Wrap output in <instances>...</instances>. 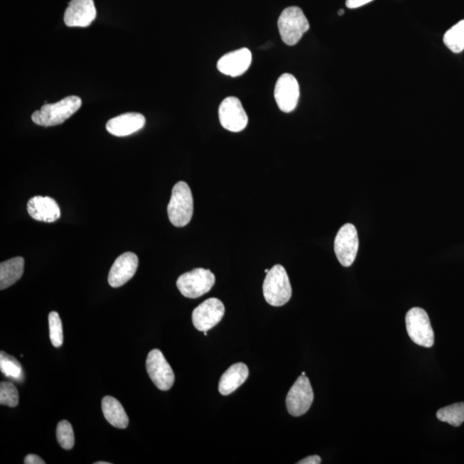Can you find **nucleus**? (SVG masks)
<instances>
[{
	"label": "nucleus",
	"mask_w": 464,
	"mask_h": 464,
	"mask_svg": "<svg viewBox=\"0 0 464 464\" xmlns=\"http://www.w3.org/2000/svg\"><path fill=\"white\" fill-rule=\"evenodd\" d=\"M139 266V258L134 253L126 252L119 257L111 266L109 284L114 288L121 287L134 276Z\"/></svg>",
	"instance_id": "14"
},
{
	"label": "nucleus",
	"mask_w": 464,
	"mask_h": 464,
	"mask_svg": "<svg viewBox=\"0 0 464 464\" xmlns=\"http://www.w3.org/2000/svg\"><path fill=\"white\" fill-rule=\"evenodd\" d=\"M24 270L23 257L11 258L0 264V289L5 290L21 279Z\"/></svg>",
	"instance_id": "20"
},
{
	"label": "nucleus",
	"mask_w": 464,
	"mask_h": 464,
	"mask_svg": "<svg viewBox=\"0 0 464 464\" xmlns=\"http://www.w3.org/2000/svg\"><path fill=\"white\" fill-rule=\"evenodd\" d=\"M19 395L16 386L11 382L0 384V404L14 408L18 405Z\"/></svg>",
	"instance_id": "26"
},
{
	"label": "nucleus",
	"mask_w": 464,
	"mask_h": 464,
	"mask_svg": "<svg viewBox=\"0 0 464 464\" xmlns=\"http://www.w3.org/2000/svg\"><path fill=\"white\" fill-rule=\"evenodd\" d=\"M248 377L249 369L247 365L243 363L232 365L221 377L219 384V391L221 395L228 396L235 392L242 384L245 383Z\"/></svg>",
	"instance_id": "18"
},
{
	"label": "nucleus",
	"mask_w": 464,
	"mask_h": 464,
	"mask_svg": "<svg viewBox=\"0 0 464 464\" xmlns=\"http://www.w3.org/2000/svg\"><path fill=\"white\" fill-rule=\"evenodd\" d=\"M95 464H109L108 462H97Z\"/></svg>",
	"instance_id": "30"
},
{
	"label": "nucleus",
	"mask_w": 464,
	"mask_h": 464,
	"mask_svg": "<svg viewBox=\"0 0 464 464\" xmlns=\"http://www.w3.org/2000/svg\"><path fill=\"white\" fill-rule=\"evenodd\" d=\"M102 410L110 425L114 428L125 429L129 426V419L121 402L112 396H105L102 401Z\"/></svg>",
	"instance_id": "19"
},
{
	"label": "nucleus",
	"mask_w": 464,
	"mask_h": 464,
	"mask_svg": "<svg viewBox=\"0 0 464 464\" xmlns=\"http://www.w3.org/2000/svg\"><path fill=\"white\" fill-rule=\"evenodd\" d=\"M194 212V199L190 186L185 182L175 184L168 205V216L176 227H184L190 223Z\"/></svg>",
	"instance_id": "2"
},
{
	"label": "nucleus",
	"mask_w": 464,
	"mask_h": 464,
	"mask_svg": "<svg viewBox=\"0 0 464 464\" xmlns=\"http://www.w3.org/2000/svg\"><path fill=\"white\" fill-rule=\"evenodd\" d=\"M406 331L410 339L419 346L432 347L434 333L428 313L421 308L409 310L406 315Z\"/></svg>",
	"instance_id": "6"
},
{
	"label": "nucleus",
	"mask_w": 464,
	"mask_h": 464,
	"mask_svg": "<svg viewBox=\"0 0 464 464\" xmlns=\"http://www.w3.org/2000/svg\"><path fill=\"white\" fill-rule=\"evenodd\" d=\"M49 333L53 347H60L63 344V328L60 315L56 311L50 312L48 315Z\"/></svg>",
	"instance_id": "24"
},
{
	"label": "nucleus",
	"mask_w": 464,
	"mask_h": 464,
	"mask_svg": "<svg viewBox=\"0 0 464 464\" xmlns=\"http://www.w3.org/2000/svg\"><path fill=\"white\" fill-rule=\"evenodd\" d=\"M146 369L151 381L161 391L166 392L173 386L175 374L169 363L158 349H153L146 359Z\"/></svg>",
	"instance_id": "8"
},
{
	"label": "nucleus",
	"mask_w": 464,
	"mask_h": 464,
	"mask_svg": "<svg viewBox=\"0 0 464 464\" xmlns=\"http://www.w3.org/2000/svg\"><path fill=\"white\" fill-rule=\"evenodd\" d=\"M0 369L8 379L18 383L23 382L24 372L21 364L14 357L8 355L3 351L0 354Z\"/></svg>",
	"instance_id": "21"
},
{
	"label": "nucleus",
	"mask_w": 464,
	"mask_h": 464,
	"mask_svg": "<svg viewBox=\"0 0 464 464\" xmlns=\"http://www.w3.org/2000/svg\"><path fill=\"white\" fill-rule=\"evenodd\" d=\"M437 418L441 421L458 428L464 422V402H458L439 409Z\"/></svg>",
	"instance_id": "23"
},
{
	"label": "nucleus",
	"mask_w": 464,
	"mask_h": 464,
	"mask_svg": "<svg viewBox=\"0 0 464 464\" xmlns=\"http://www.w3.org/2000/svg\"><path fill=\"white\" fill-rule=\"evenodd\" d=\"M215 284V276L210 270L195 269L185 273L176 281L180 293L188 298H197L208 293Z\"/></svg>",
	"instance_id": "5"
},
{
	"label": "nucleus",
	"mask_w": 464,
	"mask_h": 464,
	"mask_svg": "<svg viewBox=\"0 0 464 464\" xmlns=\"http://www.w3.org/2000/svg\"><path fill=\"white\" fill-rule=\"evenodd\" d=\"M225 313L224 303L220 299L208 298L193 311L192 321L197 330L206 332L220 323Z\"/></svg>",
	"instance_id": "11"
},
{
	"label": "nucleus",
	"mask_w": 464,
	"mask_h": 464,
	"mask_svg": "<svg viewBox=\"0 0 464 464\" xmlns=\"http://www.w3.org/2000/svg\"><path fill=\"white\" fill-rule=\"evenodd\" d=\"M322 463L321 458L318 455H310L305 459H302L301 461L298 462V464H319Z\"/></svg>",
	"instance_id": "29"
},
{
	"label": "nucleus",
	"mask_w": 464,
	"mask_h": 464,
	"mask_svg": "<svg viewBox=\"0 0 464 464\" xmlns=\"http://www.w3.org/2000/svg\"><path fill=\"white\" fill-rule=\"evenodd\" d=\"M146 124V118L139 113H126L111 119L106 129L114 136L125 137L138 132Z\"/></svg>",
	"instance_id": "17"
},
{
	"label": "nucleus",
	"mask_w": 464,
	"mask_h": 464,
	"mask_svg": "<svg viewBox=\"0 0 464 464\" xmlns=\"http://www.w3.org/2000/svg\"><path fill=\"white\" fill-rule=\"evenodd\" d=\"M291 286L284 266L275 265L266 274L264 283V295L270 306L286 305L291 297Z\"/></svg>",
	"instance_id": "3"
},
{
	"label": "nucleus",
	"mask_w": 464,
	"mask_h": 464,
	"mask_svg": "<svg viewBox=\"0 0 464 464\" xmlns=\"http://www.w3.org/2000/svg\"><path fill=\"white\" fill-rule=\"evenodd\" d=\"M28 215L37 221L53 223L60 217L58 203L51 197L35 196L27 204Z\"/></svg>",
	"instance_id": "16"
},
{
	"label": "nucleus",
	"mask_w": 464,
	"mask_h": 464,
	"mask_svg": "<svg viewBox=\"0 0 464 464\" xmlns=\"http://www.w3.org/2000/svg\"><path fill=\"white\" fill-rule=\"evenodd\" d=\"M372 1L373 0H347L346 6L349 9H356V8L367 5V4L371 3Z\"/></svg>",
	"instance_id": "27"
},
{
	"label": "nucleus",
	"mask_w": 464,
	"mask_h": 464,
	"mask_svg": "<svg viewBox=\"0 0 464 464\" xmlns=\"http://www.w3.org/2000/svg\"><path fill=\"white\" fill-rule=\"evenodd\" d=\"M57 441L65 450H71L75 443L72 426L68 421H60L56 429Z\"/></svg>",
	"instance_id": "25"
},
{
	"label": "nucleus",
	"mask_w": 464,
	"mask_h": 464,
	"mask_svg": "<svg viewBox=\"0 0 464 464\" xmlns=\"http://www.w3.org/2000/svg\"><path fill=\"white\" fill-rule=\"evenodd\" d=\"M82 101L77 96L65 97L56 104H45L32 114V121L36 125L53 126L63 124L80 109Z\"/></svg>",
	"instance_id": "1"
},
{
	"label": "nucleus",
	"mask_w": 464,
	"mask_h": 464,
	"mask_svg": "<svg viewBox=\"0 0 464 464\" xmlns=\"http://www.w3.org/2000/svg\"><path fill=\"white\" fill-rule=\"evenodd\" d=\"M24 463L26 464H45V461L38 455H36L35 454H28L26 455V458H24Z\"/></svg>",
	"instance_id": "28"
},
{
	"label": "nucleus",
	"mask_w": 464,
	"mask_h": 464,
	"mask_svg": "<svg viewBox=\"0 0 464 464\" xmlns=\"http://www.w3.org/2000/svg\"><path fill=\"white\" fill-rule=\"evenodd\" d=\"M359 237L354 225H344L335 239V252L340 264L343 266H350L358 254Z\"/></svg>",
	"instance_id": "9"
},
{
	"label": "nucleus",
	"mask_w": 464,
	"mask_h": 464,
	"mask_svg": "<svg viewBox=\"0 0 464 464\" xmlns=\"http://www.w3.org/2000/svg\"><path fill=\"white\" fill-rule=\"evenodd\" d=\"M252 63V53L248 48L237 49L222 56L217 68L221 73L231 77L243 75Z\"/></svg>",
	"instance_id": "15"
},
{
	"label": "nucleus",
	"mask_w": 464,
	"mask_h": 464,
	"mask_svg": "<svg viewBox=\"0 0 464 464\" xmlns=\"http://www.w3.org/2000/svg\"><path fill=\"white\" fill-rule=\"evenodd\" d=\"M301 90L297 80L289 73L283 74L275 85L274 98L282 112L290 113L298 105Z\"/></svg>",
	"instance_id": "12"
},
{
	"label": "nucleus",
	"mask_w": 464,
	"mask_h": 464,
	"mask_svg": "<svg viewBox=\"0 0 464 464\" xmlns=\"http://www.w3.org/2000/svg\"><path fill=\"white\" fill-rule=\"evenodd\" d=\"M345 14V11L343 10H340L339 11V15H343Z\"/></svg>",
	"instance_id": "31"
},
{
	"label": "nucleus",
	"mask_w": 464,
	"mask_h": 464,
	"mask_svg": "<svg viewBox=\"0 0 464 464\" xmlns=\"http://www.w3.org/2000/svg\"><path fill=\"white\" fill-rule=\"evenodd\" d=\"M303 376H306V372H302Z\"/></svg>",
	"instance_id": "33"
},
{
	"label": "nucleus",
	"mask_w": 464,
	"mask_h": 464,
	"mask_svg": "<svg viewBox=\"0 0 464 464\" xmlns=\"http://www.w3.org/2000/svg\"><path fill=\"white\" fill-rule=\"evenodd\" d=\"M278 28L281 39L288 46H294L309 31L310 23L301 8H286L279 18Z\"/></svg>",
	"instance_id": "4"
},
{
	"label": "nucleus",
	"mask_w": 464,
	"mask_h": 464,
	"mask_svg": "<svg viewBox=\"0 0 464 464\" xmlns=\"http://www.w3.org/2000/svg\"><path fill=\"white\" fill-rule=\"evenodd\" d=\"M219 117L222 126L233 133L241 132L248 125V116L238 98L230 97L221 102Z\"/></svg>",
	"instance_id": "10"
},
{
	"label": "nucleus",
	"mask_w": 464,
	"mask_h": 464,
	"mask_svg": "<svg viewBox=\"0 0 464 464\" xmlns=\"http://www.w3.org/2000/svg\"><path fill=\"white\" fill-rule=\"evenodd\" d=\"M314 400V392L306 376L301 375L287 394L286 404L291 416L298 417L307 413Z\"/></svg>",
	"instance_id": "7"
},
{
	"label": "nucleus",
	"mask_w": 464,
	"mask_h": 464,
	"mask_svg": "<svg viewBox=\"0 0 464 464\" xmlns=\"http://www.w3.org/2000/svg\"><path fill=\"white\" fill-rule=\"evenodd\" d=\"M270 269H265V273L268 274Z\"/></svg>",
	"instance_id": "32"
},
{
	"label": "nucleus",
	"mask_w": 464,
	"mask_h": 464,
	"mask_svg": "<svg viewBox=\"0 0 464 464\" xmlns=\"http://www.w3.org/2000/svg\"><path fill=\"white\" fill-rule=\"evenodd\" d=\"M97 18L93 0H71L65 11L64 22L68 27L85 28Z\"/></svg>",
	"instance_id": "13"
},
{
	"label": "nucleus",
	"mask_w": 464,
	"mask_h": 464,
	"mask_svg": "<svg viewBox=\"0 0 464 464\" xmlns=\"http://www.w3.org/2000/svg\"><path fill=\"white\" fill-rule=\"evenodd\" d=\"M443 43L455 53L464 50V19L446 31L443 36Z\"/></svg>",
	"instance_id": "22"
}]
</instances>
